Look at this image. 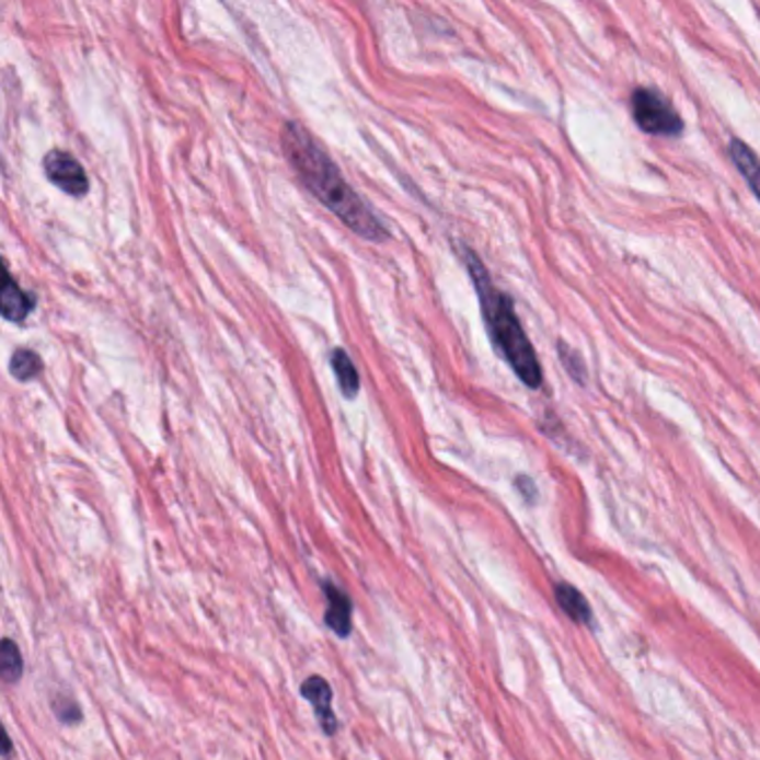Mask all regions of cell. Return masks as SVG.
<instances>
[{
  "label": "cell",
  "instance_id": "6da1fadb",
  "mask_svg": "<svg viewBox=\"0 0 760 760\" xmlns=\"http://www.w3.org/2000/svg\"><path fill=\"white\" fill-rule=\"evenodd\" d=\"M281 150L314 199L322 201L337 219H342L346 228L370 243H384L391 239V232L382 219L355 193L329 152L316 146L310 133L303 130L299 123H284Z\"/></svg>",
  "mask_w": 760,
  "mask_h": 760
},
{
  "label": "cell",
  "instance_id": "7a4b0ae2",
  "mask_svg": "<svg viewBox=\"0 0 760 760\" xmlns=\"http://www.w3.org/2000/svg\"><path fill=\"white\" fill-rule=\"evenodd\" d=\"M460 255L469 268L475 292L480 297L482 316H484L486 333L491 337L493 348L502 355L506 364L514 368V372L520 377L522 384H527L529 389H540L542 366L538 361L536 348L531 346L518 320L511 297L493 286L484 264L477 260V255L471 247L460 245Z\"/></svg>",
  "mask_w": 760,
  "mask_h": 760
},
{
  "label": "cell",
  "instance_id": "3957f363",
  "mask_svg": "<svg viewBox=\"0 0 760 760\" xmlns=\"http://www.w3.org/2000/svg\"><path fill=\"white\" fill-rule=\"evenodd\" d=\"M631 114L638 128L654 137H680L684 123L673 105L656 90L638 88L631 94Z\"/></svg>",
  "mask_w": 760,
  "mask_h": 760
},
{
  "label": "cell",
  "instance_id": "277c9868",
  "mask_svg": "<svg viewBox=\"0 0 760 760\" xmlns=\"http://www.w3.org/2000/svg\"><path fill=\"white\" fill-rule=\"evenodd\" d=\"M43 170L47 179L70 197H85L90 193V179L83 165L70 152H62V150L47 152L43 161Z\"/></svg>",
  "mask_w": 760,
  "mask_h": 760
},
{
  "label": "cell",
  "instance_id": "5b68a950",
  "mask_svg": "<svg viewBox=\"0 0 760 760\" xmlns=\"http://www.w3.org/2000/svg\"><path fill=\"white\" fill-rule=\"evenodd\" d=\"M301 695H303L306 701L312 703L314 714H316V718H320L322 729H324L329 736H333V734L339 729V723H337V718H335V714H333V707H331V703H333V689H331V684L326 682V678H322V676H310V678L301 684Z\"/></svg>",
  "mask_w": 760,
  "mask_h": 760
},
{
  "label": "cell",
  "instance_id": "8992f818",
  "mask_svg": "<svg viewBox=\"0 0 760 760\" xmlns=\"http://www.w3.org/2000/svg\"><path fill=\"white\" fill-rule=\"evenodd\" d=\"M322 589H324L326 600H329L326 624L337 633L339 638H348L350 631H353V602L333 583H324Z\"/></svg>",
  "mask_w": 760,
  "mask_h": 760
},
{
  "label": "cell",
  "instance_id": "52a82bcc",
  "mask_svg": "<svg viewBox=\"0 0 760 760\" xmlns=\"http://www.w3.org/2000/svg\"><path fill=\"white\" fill-rule=\"evenodd\" d=\"M34 306H36L34 295L25 292V290L12 279V275L8 273V275H5V288H3V306H0V308H3V316H5V320L12 322V324H21V322L27 320L30 312L34 310Z\"/></svg>",
  "mask_w": 760,
  "mask_h": 760
},
{
  "label": "cell",
  "instance_id": "ba28073f",
  "mask_svg": "<svg viewBox=\"0 0 760 760\" xmlns=\"http://www.w3.org/2000/svg\"><path fill=\"white\" fill-rule=\"evenodd\" d=\"M729 154L732 161L736 165V170L745 176L747 185L751 187V193L756 195V199L760 201V159L756 157V152L740 139H734L729 146Z\"/></svg>",
  "mask_w": 760,
  "mask_h": 760
},
{
  "label": "cell",
  "instance_id": "9c48e42d",
  "mask_svg": "<svg viewBox=\"0 0 760 760\" xmlns=\"http://www.w3.org/2000/svg\"><path fill=\"white\" fill-rule=\"evenodd\" d=\"M555 600H557V607L574 622H578V624L591 622V607L574 585L557 583L555 585Z\"/></svg>",
  "mask_w": 760,
  "mask_h": 760
},
{
  "label": "cell",
  "instance_id": "30bf717a",
  "mask_svg": "<svg viewBox=\"0 0 760 760\" xmlns=\"http://www.w3.org/2000/svg\"><path fill=\"white\" fill-rule=\"evenodd\" d=\"M331 366H333V370L337 375V384H339L344 398L353 400L359 393L361 382H359V372H357L355 364L350 361L348 353L342 350V348H335L333 357H331Z\"/></svg>",
  "mask_w": 760,
  "mask_h": 760
},
{
  "label": "cell",
  "instance_id": "8fae6325",
  "mask_svg": "<svg viewBox=\"0 0 760 760\" xmlns=\"http://www.w3.org/2000/svg\"><path fill=\"white\" fill-rule=\"evenodd\" d=\"M43 370V359L30 350V348H19L12 359H10V372L19 382H30V379L38 377Z\"/></svg>",
  "mask_w": 760,
  "mask_h": 760
},
{
  "label": "cell",
  "instance_id": "7c38bea8",
  "mask_svg": "<svg viewBox=\"0 0 760 760\" xmlns=\"http://www.w3.org/2000/svg\"><path fill=\"white\" fill-rule=\"evenodd\" d=\"M0 673H3L5 684H16L23 676V656L14 641H3V652H0Z\"/></svg>",
  "mask_w": 760,
  "mask_h": 760
},
{
  "label": "cell",
  "instance_id": "4fadbf2b",
  "mask_svg": "<svg viewBox=\"0 0 760 760\" xmlns=\"http://www.w3.org/2000/svg\"><path fill=\"white\" fill-rule=\"evenodd\" d=\"M557 355H560V361L564 364V368L568 370V375H572V377L576 379V382H583V384H585L587 368H585L580 355H578L572 346L564 344V342L557 344Z\"/></svg>",
  "mask_w": 760,
  "mask_h": 760
},
{
  "label": "cell",
  "instance_id": "5bb4252c",
  "mask_svg": "<svg viewBox=\"0 0 760 760\" xmlns=\"http://www.w3.org/2000/svg\"><path fill=\"white\" fill-rule=\"evenodd\" d=\"M51 710H54V714L58 716V721H60L62 725H74V723H79V721L83 718V714H81V710H79V705H77L74 701L56 699L54 705H51Z\"/></svg>",
  "mask_w": 760,
  "mask_h": 760
},
{
  "label": "cell",
  "instance_id": "9a60e30c",
  "mask_svg": "<svg viewBox=\"0 0 760 760\" xmlns=\"http://www.w3.org/2000/svg\"><path fill=\"white\" fill-rule=\"evenodd\" d=\"M516 486L520 488V493L525 495V499H529V502H533L536 499V484L529 480V477H518V482H516Z\"/></svg>",
  "mask_w": 760,
  "mask_h": 760
}]
</instances>
